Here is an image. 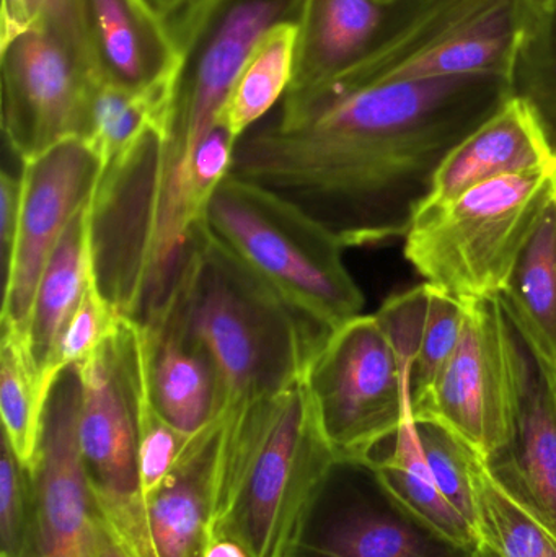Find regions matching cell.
I'll list each match as a JSON object with an SVG mask.
<instances>
[{"label": "cell", "instance_id": "9a60e30c", "mask_svg": "<svg viewBox=\"0 0 556 557\" xmlns=\"http://www.w3.org/2000/svg\"><path fill=\"white\" fill-rule=\"evenodd\" d=\"M95 81L133 91H172L180 54L169 22L147 0H82Z\"/></svg>", "mask_w": 556, "mask_h": 557}, {"label": "cell", "instance_id": "3957f363", "mask_svg": "<svg viewBox=\"0 0 556 557\" xmlns=\"http://www.w3.org/2000/svg\"><path fill=\"white\" fill-rule=\"evenodd\" d=\"M218 416L209 540L237 542L250 557H286L313 497L338 465L304 375Z\"/></svg>", "mask_w": 556, "mask_h": 557}, {"label": "cell", "instance_id": "4dcf8cb0", "mask_svg": "<svg viewBox=\"0 0 556 557\" xmlns=\"http://www.w3.org/2000/svg\"><path fill=\"white\" fill-rule=\"evenodd\" d=\"M120 318V311L101 290L97 267H94L84 297L62 331L52 360V375L59 379L64 370L77 366L85 357L90 356L116 331Z\"/></svg>", "mask_w": 556, "mask_h": 557}, {"label": "cell", "instance_id": "7c38bea8", "mask_svg": "<svg viewBox=\"0 0 556 557\" xmlns=\"http://www.w3.org/2000/svg\"><path fill=\"white\" fill-rule=\"evenodd\" d=\"M101 165L81 137L22 162L18 228L3 273L2 326L29 333L42 273L71 222L88 205Z\"/></svg>", "mask_w": 556, "mask_h": 557}, {"label": "cell", "instance_id": "7402d4cb", "mask_svg": "<svg viewBox=\"0 0 556 557\" xmlns=\"http://www.w3.org/2000/svg\"><path fill=\"white\" fill-rule=\"evenodd\" d=\"M394 438L391 454L369 465L379 484L421 525L457 548L472 552L480 543L479 532L441 493L421 445L413 408L405 416Z\"/></svg>", "mask_w": 556, "mask_h": 557}, {"label": "cell", "instance_id": "5bb4252c", "mask_svg": "<svg viewBox=\"0 0 556 557\" xmlns=\"http://www.w3.org/2000/svg\"><path fill=\"white\" fill-rule=\"evenodd\" d=\"M401 510L339 483L336 467L313 497L286 557H469Z\"/></svg>", "mask_w": 556, "mask_h": 557}, {"label": "cell", "instance_id": "836d02e7", "mask_svg": "<svg viewBox=\"0 0 556 557\" xmlns=\"http://www.w3.org/2000/svg\"><path fill=\"white\" fill-rule=\"evenodd\" d=\"M97 557H137L103 517H101L100 535H98Z\"/></svg>", "mask_w": 556, "mask_h": 557}, {"label": "cell", "instance_id": "6da1fadb", "mask_svg": "<svg viewBox=\"0 0 556 557\" xmlns=\"http://www.w3.org/2000/svg\"><path fill=\"white\" fill-rule=\"evenodd\" d=\"M515 95L502 75L287 90L237 140L231 175L302 209L345 248L404 238L447 153Z\"/></svg>", "mask_w": 556, "mask_h": 557}, {"label": "cell", "instance_id": "5b68a950", "mask_svg": "<svg viewBox=\"0 0 556 557\" xmlns=\"http://www.w3.org/2000/svg\"><path fill=\"white\" fill-rule=\"evenodd\" d=\"M556 198V169L480 183L418 209L405 235L408 263L457 300L499 298Z\"/></svg>", "mask_w": 556, "mask_h": 557}, {"label": "cell", "instance_id": "4316f807", "mask_svg": "<svg viewBox=\"0 0 556 557\" xmlns=\"http://www.w3.org/2000/svg\"><path fill=\"white\" fill-rule=\"evenodd\" d=\"M477 530L503 557H556L554 533L496 486L485 461L477 484Z\"/></svg>", "mask_w": 556, "mask_h": 557}, {"label": "cell", "instance_id": "30bf717a", "mask_svg": "<svg viewBox=\"0 0 556 557\" xmlns=\"http://www.w3.org/2000/svg\"><path fill=\"white\" fill-rule=\"evenodd\" d=\"M304 0H186L166 16L180 54L169 133L198 147L244 65L274 26L299 20Z\"/></svg>", "mask_w": 556, "mask_h": 557}, {"label": "cell", "instance_id": "277c9868", "mask_svg": "<svg viewBox=\"0 0 556 557\" xmlns=\"http://www.w3.org/2000/svg\"><path fill=\"white\" fill-rule=\"evenodd\" d=\"M209 231L291 307L325 331L362 314L365 295L345 245L276 193L228 173L202 219Z\"/></svg>", "mask_w": 556, "mask_h": 557}, {"label": "cell", "instance_id": "cb8c5ba5", "mask_svg": "<svg viewBox=\"0 0 556 557\" xmlns=\"http://www.w3.org/2000/svg\"><path fill=\"white\" fill-rule=\"evenodd\" d=\"M55 383L39 369L29 336L2 326L0 343V414L3 437L20 463L32 471L41 448L46 409Z\"/></svg>", "mask_w": 556, "mask_h": 557}, {"label": "cell", "instance_id": "1f68e13d", "mask_svg": "<svg viewBox=\"0 0 556 557\" xmlns=\"http://www.w3.org/2000/svg\"><path fill=\"white\" fill-rule=\"evenodd\" d=\"M33 522V484L2 435L0 457V557H23Z\"/></svg>", "mask_w": 556, "mask_h": 557}, {"label": "cell", "instance_id": "74e56055", "mask_svg": "<svg viewBox=\"0 0 556 557\" xmlns=\"http://www.w3.org/2000/svg\"><path fill=\"white\" fill-rule=\"evenodd\" d=\"M381 2L387 3V5H391V3L397 2V0H381Z\"/></svg>", "mask_w": 556, "mask_h": 557}, {"label": "cell", "instance_id": "f35d334b", "mask_svg": "<svg viewBox=\"0 0 556 557\" xmlns=\"http://www.w3.org/2000/svg\"><path fill=\"white\" fill-rule=\"evenodd\" d=\"M552 3H556V0H551Z\"/></svg>", "mask_w": 556, "mask_h": 557}, {"label": "cell", "instance_id": "8992f818", "mask_svg": "<svg viewBox=\"0 0 556 557\" xmlns=\"http://www.w3.org/2000/svg\"><path fill=\"white\" fill-rule=\"evenodd\" d=\"M531 7L532 0H397L371 51L329 81L502 75L511 82Z\"/></svg>", "mask_w": 556, "mask_h": 557}, {"label": "cell", "instance_id": "83f0119b", "mask_svg": "<svg viewBox=\"0 0 556 557\" xmlns=\"http://www.w3.org/2000/svg\"><path fill=\"white\" fill-rule=\"evenodd\" d=\"M418 432L441 493L477 530V484L483 458L433 422H418Z\"/></svg>", "mask_w": 556, "mask_h": 557}, {"label": "cell", "instance_id": "d6a6232c", "mask_svg": "<svg viewBox=\"0 0 556 557\" xmlns=\"http://www.w3.org/2000/svg\"><path fill=\"white\" fill-rule=\"evenodd\" d=\"M20 205H22V176L0 173V255L2 273L9 267L10 255L18 228Z\"/></svg>", "mask_w": 556, "mask_h": 557}, {"label": "cell", "instance_id": "f1b7e54d", "mask_svg": "<svg viewBox=\"0 0 556 557\" xmlns=\"http://www.w3.org/2000/svg\"><path fill=\"white\" fill-rule=\"evenodd\" d=\"M466 301L428 284V308L411 370V399L423 396L453 357L466 323Z\"/></svg>", "mask_w": 556, "mask_h": 557}, {"label": "cell", "instance_id": "e575fe53", "mask_svg": "<svg viewBox=\"0 0 556 557\" xmlns=\"http://www.w3.org/2000/svg\"><path fill=\"white\" fill-rule=\"evenodd\" d=\"M205 557H250L237 542L227 539L209 540Z\"/></svg>", "mask_w": 556, "mask_h": 557}, {"label": "cell", "instance_id": "52a82bcc", "mask_svg": "<svg viewBox=\"0 0 556 557\" xmlns=\"http://www.w3.org/2000/svg\"><path fill=\"white\" fill-rule=\"evenodd\" d=\"M411 369L375 314L326 334L304 382L338 463L369 467L375 448L397 434L413 408Z\"/></svg>", "mask_w": 556, "mask_h": 557}, {"label": "cell", "instance_id": "ffe728a7", "mask_svg": "<svg viewBox=\"0 0 556 557\" xmlns=\"http://www.w3.org/2000/svg\"><path fill=\"white\" fill-rule=\"evenodd\" d=\"M498 300L556 392V198L526 245Z\"/></svg>", "mask_w": 556, "mask_h": 557}, {"label": "cell", "instance_id": "4fadbf2b", "mask_svg": "<svg viewBox=\"0 0 556 557\" xmlns=\"http://www.w3.org/2000/svg\"><path fill=\"white\" fill-rule=\"evenodd\" d=\"M81 379L64 370L46 409L38 461L29 471L33 522L23 557H97L101 512L82 467L77 419Z\"/></svg>", "mask_w": 556, "mask_h": 557}, {"label": "cell", "instance_id": "d590c367", "mask_svg": "<svg viewBox=\"0 0 556 557\" xmlns=\"http://www.w3.org/2000/svg\"><path fill=\"white\" fill-rule=\"evenodd\" d=\"M147 2H149L163 18H166L170 13L175 12L178 7H182L183 2H186V0H147Z\"/></svg>", "mask_w": 556, "mask_h": 557}, {"label": "cell", "instance_id": "44dd1931", "mask_svg": "<svg viewBox=\"0 0 556 557\" xmlns=\"http://www.w3.org/2000/svg\"><path fill=\"white\" fill-rule=\"evenodd\" d=\"M149 336V379L160 414L193 437L218 412L214 370L205 354L163 323H144Z\"/></svg>", "mask_w": 556, "mask_h": 557}, {"label": "cell", "instance_id": "e0dca14e", "mask_svg": "<svg viewBox=\"0 0 556 557\" xmlns=\"http://www.w3.org/2000/svg\"><path fill=\"white\" fill-rule=\"evenodd\" d=\"M483 461L496 486L556 536V392L531 354L511 441Z\"/></svg>", "mask_w": 556, "mask_h": 557}, {"label": "cell", "instance_id": "9c48e42d", "mask_svg": "<svg viewBox=\"0 0 556 557\" xmlns=\"http://www.w3.org/2000/svg\"><path fill=\"white\" fill-rule=\"evenodd\" d=\"M74 367L81 379L78 448L91 497L134 555L156 557L140 491L136 395L120 323Z\"/></svg>", "mask_w": 556, "mask_h": 557}, {"label": "cell", "instance_id": "d6986e66", "mask_svg": "<svg viewBox=\"0 0 556 557\" xmlns=\"http://www.w3.org/2000/svg\"><path fill=\"white\" fill-rule=\"evenodd\" d=\"M391 9L381 0H304L289 90L329 81L365 58Z\"/></svg>", "mask_w": 556, "mask_h": 557}, {"label": "cell", "instance_id": "ba28073f", "mask_svg": "<svg viewBox=\"0 0 556 557\" xmlns=\"http://www.w3.org/2000/svg\"><path fill=\"white\" fill-rule=\"evenodd\" d=\"M466 305L459 344L436 383L415 399L413 416L441 425L489 460L515 432L529 352L498 298Z\"/></svg>", "mask_w": 556, "mask_h": 557}, {"label": "cell", "instance_id": "f546056e", "mask_svg": "<svg viewBox=\"0 0 556 557\" xmlns=\"http://www.w3.org/2000/svg\"><path fill=\"white\" fill-rule=\"evenodd\" d=\"M35 29L54 33L64 39L95 78L94 61L82 18V0H2L0 45Z\"/></svg>", "mask_w": 556, "mask_h": 557}, {"label": "cell", "instance_id": "484cf974", "mask_svg": "<svg viewBox=\"0 0 556 557\" xmlns=\"http://www.w3.org/2000/svg\"><path fill=\"white\" fill-rule=\"evenodd\" d=\"M511 87L534 108L556 149V3L551 0H532Z\"/></svg>", "mask_w": 556, "mask_h": 557}, {"label": "cell", "instance_id": "ac0fdd59", "mask_svg": "<svg viewBox=\"0 0 556 557\" xmlns=\"http://www.w3.org/2000/svg\"><path fill=\"white\" fill-rule=\"evenodd\" d=\"M221 418L193 435L162 486L146 500L156 557H205L209 545Z\"/></svg>", "mask_w": 556, "mask_h": 557}, {"label": "cell", "instance_id": "2e32d148", "mask_svg": "<svg viewBox=\"0 0 556 557\" xmlns=\"http://www.w3.org/2000/svg\"><path fill=\"white\" fill-rule=\"evenodd\" d=\"M555 169L556 149L538 113L528 101L512 95L447 153L421 206L450 201L490 180Z\"/></svg>", "mask_w": 556, "mask_h": 557}, {"label": "cell", "instance_id": "d4e9b609", "mask_svg": "<svg viewBox=\"0 0 556 557\" xmlns=\"http://www.w3.org/2000/svg\"><path fill=\"white\" fill-rule=\"evenodd\" d=\"M299 20L271 28L242 69L219 114L235 140L270 116L289 90L296 65Z\"/></svg>", "mask_w": 556, "mask_h": 557}, {"label": "cell", "instance_id": "8d00e7d4", "mask_svg": "<svg viewBox=\"0 0 556 557\" xmlns=\"http://www.w3.org/2000/svg\"><path fill=\"white\" fill-rule=\"evenodd\" d=\"M469 557H503L496 552L495 548L489 545V543L482 542L480 540L479 545L469 553Z\"/></svg>", "mask_w": 556, "mask_h": 557}, {"label": "cell", "instance_id": "7a4b0ae2", "mask_svg": "<svg viewBox=\"0 0 556 557\" xmlns=\"http://www.w3.org/2000/svg\"><path fill=\"white\" fill-rule=\"evenodd\" d=\"M144 323H163L198 347L214 370L218 412L302 379L330 331L291 307L199 222L172 285Z\"/></svg>", "mask_w": 556, "mask_h": 557}, {"label": "cell", "instance_id": "8fae6325", "mask_svg": "<svg viewBox=\"0 0 556 557\" xmlns=\"http://www.w3.org/2000/svg\"><path fill=\"white\" fill-rule=\"evenodd\" d=\"M2 129L20 162L74 137L85 139L91 78L77 52L45 29L0 45Z\"/></svg>", "mask_w": 556, "mask_h": 557}, {"label": "cell", "instance_id": "603a6c76", "mask_svg": "<svg viewBox=\"0 0 556 557\" xmlns=\"http://www.w3.org/2000/svg\"><path fill=\"white\" fill-rule=\"evenodd\" d=\"M94 267V227L88 201L55 247L33 305L29 343L39 369L52 383L58 382L52 375V360L59 339L84 297Z\"/></svg>", "mask_w": 556, "mask_h": 557}]
</instances>
